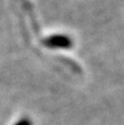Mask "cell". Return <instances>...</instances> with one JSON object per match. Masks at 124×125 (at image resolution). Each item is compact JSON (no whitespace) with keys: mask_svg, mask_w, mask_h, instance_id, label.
<instances>
[{"mask_svg":"<svg viewBox=\"0 0 124 125\" xmlns=\"http://www.w3.org/2000/svg\"><path fill=\"white\" fill-rule=\"evenodd\" d=\"M14 125H32V122H31L30 119H28V117H24V119H21L20 121H18Z\"/></svg>","mask_w":124,"mask_h":125,"instance_id":"7a4b0ae2","label":"cell"},{"mask_svg":"<svg viewBox=\"0 0 124 125\" xmlns=\"http://www.w3.org/2000/svg\"><path fill=\"white\" fill-rule=\"evenodd\" d=\"M43 44L48 48H70L72 41L66 35H52L43 40Z\"/></svg>","mask_w":124,"mask_h":125,"instance_id":"6da1fadb","label":"cell"}]
</instances>
